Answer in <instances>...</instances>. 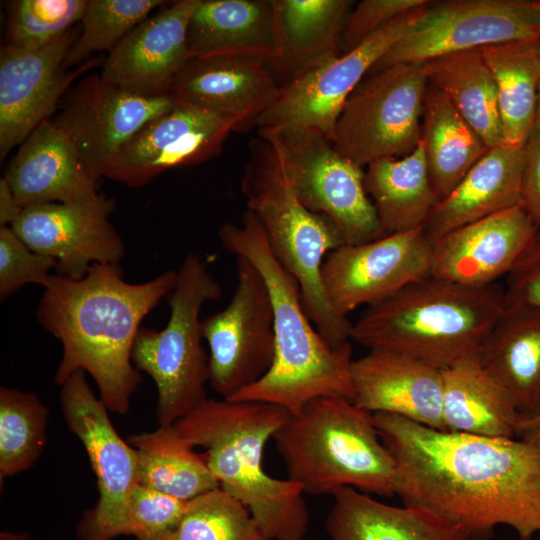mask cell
<instances>
[{"label": "cell", "instance_id": "41", "mask_svg": "<svg viewBox=\"0 0 540 540\" xmlns=\"http://www.w3.org/2000/svg\"><path fill=\"white\" fill-rule=\"evenodd\" d=\"M57 261L33 251L11 226H0V300L28 284L45 287Z\"/></svg>", "mask_w": 540, "mask_h": 540}, {"label": "cell", "instance_id": "24", "mask_svg": "<svg viewBox=\"0 0 540 540\" xmlns=\"http://www.w3.org/2000/svg\"><path fill=\"white\" fill-rule=\"evenodd\" d=\"M4 178L22 208L88 202L100 194L99 181L88 174L70 139L49 119L20 145Z\"/></svg>", "mask_w": 540, "mask_h": 540}, {"label": "cell", "instance_id": "35", "mask_svg": "<svg viewBox=\"0 0 540 540\" xmlns=\"http://www.w3.org/2000/svg\"><path fill=\"white\" fill-rule=\"evenodd\" d=\"M127 442L137 451L139 484L185 501L220 488L205 454L195 452L173 425L132 434Z\"/></svg>", "mask_w": 540, "mask_h": 540}, {"label": "cell", "instance_id": "40", "mask_svg": "<svg viewBox=\"0 0 540 540\" xmlns=\"http://www.w3.org/2000/svg\"><path fill=\"white\" fill-rule=\"evenodd\" d=\"M188 502L138 483L130 494L122 535L158 540L180 522Z\"/></svg>", "mask_w": 540, "mask_h": 540}, {"label": "cell", "instance_id": "4", "mask_svg": "<svg viewBox=\"0 0 540 540\" xmlns=\"http://www.w3.org/2000/svg\"><path fill=\"white\" fill-rule=\"evenodd\" d=\"M289 414L268 403L207 398L172 424L205 449L220 489L249 510L268 540H304L308 530L302 487L263 468L265 445Z\"/></svg>", "mask_w": 540, "mask_h": 540}, {"label": "cell", "instance_id": "2", "mask_svg": "<svg viewBox=\"0 0 540 540\" xmlns=\"http://www.w3.org/2000/svg\"><path fill=\"white\" fill-rule=\"evenodd\" d=\"M177 271L129 283L119 264H93L81 279L52 275L35 310L40 326L62 344L54 381L90 374L107 409L125 415L142 377L131 353L144 317L172 291Z\"/></svg>", "mask_w": 540, "mask_h": 540}, {"label": "cell", "instance_id": "38", "mask_svg": "<svg viewBox=\"0 0 540 540\" xmlns=\"http://www.w3.org/2000/svg\"><path fill=\"white\" fill-rule=\"evenodd\" d=\"M162 0H88L79 35L66 65H77L94 52L110 51L151 12L165 5Z\"/></svg>", "mask_w": 540, "mask_h": 540}, {"label": "cell", "instance_id": "48", "mask_svg": "<svg viewBox=\"0 0 540 540\" xmlns=\"http://www.w3.org/2000/svg\"><path fill=\"white\" fill-rule=\"evenodd\" d=\"M533 130L540 132V83H539V89H538V100H537L536 116H535V123H534Z\"/></svg>", "mask_w": 540, "mask_h": 540}, {"label": "cell", "instance_id": "28", "mask_svg": "<svg viewBox=\"0 0 540 540\" xmlns=\"http://www.w3.org/2000/svg\"><path fill=\"white\" fill-rule=\"evenodd\" d=\"M330 540H472L463 529L417 507L382 503L352 487L333 494Z\"/></svg>", "mask_w": 540, "mask_h": 540}, {"label": "cell", "instance_id": "27", "mask_svg": "<svg viewBox=\"0 0 540 540\" xmlns=\"http://www.w3.org/2000/svg\"><path fill=\"white\" fill-rule=\"evenodd\" d=\"M476 359L521 414L540 409V309L506 305Z\"/></svg>", "mask_w": 540, "mask_h": 540}, {"label": "cell", "instance_id": "5", "mask_svg": "<svg viewBox=\"0 0 540 540\" xmlns=\"http://www.w3.org/2000/svg\"><path fill=\"white\" fill-rule=\"evenodd\" d=\"M505 306L498 283L470 287L430 275L366 307L352 323L351 340L443 370L476 356Z\"/></svg>", "mask_w": 540, "mask_h": 540}, {"label": "cell", "instance_id": "9", "mask_svg": "<svg viewBox=\"0 0 540 540\" xmlns=\"http://www.w3.org/2000/svg\"><path fill=\"white\" fill-rule=\"evenodd\" d=\"M427 85L423 63L367 74L339 114L331 138L335 149L363 168L410 154L421 141Z\"/></svg>", "mask_w": 540, "mask_h": 540}, {"label": "cell", "instance_id": "47", "mask_svg": "<svg viewBox=\"0 0 540 540\" xmlns=\"http://www.w3.org/2000/svg\"><path fill=\"white\" fill-rule=\"evenodd\" d=\"M0 540H31V537L28 533L20 532H8L2 531L0 533Z\"/></svg>", "mask_w": 540, "mask_h": 540}, {"label": "cell", "instance_id": "21", "mask_svg": "<svg viewBox=\"0 0 540 540\" xmlns=\"http://www.w3.org/2000/svg\"><path fill=\"white\" fill-rule=\"evenodd\" d=\"M199 1H176L139 23L108 53L100 77L140 95H169L190 60L187 28Z\"/></svg>", "mask_w": 540, "mask_h": 540}, {"label": "cell", "instance_id": "10", "mask_svg": "<svg viewBox=\"0 0 540 540\" xmlns=\"http://www.w3.org/2000/svg\"><path fill=\"white\" fill-rule=\"evenodd\" d=\"M427 3L391 21L350 52L281 86L273 103L257 120V134L291 141L318 133L331 141L350 94L385 53L412 29Z\"/></svg>", "mask_w": 540, "mask_h": 540}, {"label": "cell", "instance_id": "29", "mask_svg": "<svg viewBox=\"0 0 540 540\" xmlns=\"http://www.w3.org/2000/svg\"><path fill=\"white\" fill-rule=\"evenodd\" d=\"M281 57L269 63L280 87L340 55L348 0H274Z\"/></svg>", "mask_w": 540, "mask_h": 540}, {"label": "cell", "instance_id": "30", "mask_svg": "<svg viewBox=\"0 0 540 540\" xmlns=\"http://www.w3.org/2000/svg\"><path fill=\"white\" fill-rule=\"evenodd\" d=\"M442 416L445 431L515 438L522 418L507 391L476 357L443 369Z\"/></svg>", "mask_w": 540, "mask_h": 540}, {"label": "cell", "instance_id": "23", "mask_svg": "<svg viewBox=\"0 0 540 540\" xmlns=\"http://www.w3.org/2000/svg\"><path fill=\"white\" fill-rule=\"evenodd\" d=\"M279 91L268 62L227 56L190 59L174 79L169 95L177 103L234 120L240 132L255 127Z\"/></svg>", "mask_w": 540, "mask_h": 540}, {"label": "cell", "instance_id": "25", "mask_svg": "<svg viewBox=\"0 0 540 540\" xmlns=\"http://www.w3.org/2000/svg\"><path fill=\"white\" fill-rule=\"evenodd\" d=\"M190 59L281 57L274 0H200L187 28Z\"/></svg>", "mask_w": 540, "mask_h": 540}, {"label": "cell", "instance_id": "16", "mask_svg": "<svg viewBox=\"0 0 540 540\" xmlns=\"http://www.w3.org/2000/svg\"><path fill=\"white\" fill-rule=\"evenodd\" d=\"M176 105L171 95H140L93 75L78 85L53 122L70 139L88 174L99 181L141 128Z\"/></svg>", "mask_w": 540, "mask_h": 540}, {"label": "cell", "instance_id": "31", "mask_svg": "<svg viewBox=\"0 0 540 540\" xmlns=\"http://www.w3.org/2000/svg\"><path fill=\"white\" fill-rule=\"evenodd\" d=\"M364 184L387 234L424 227L439 202L430 183L421 141L404 157L369 164Z\"/></svg>", "mask_w": 540, "mask_h": 540}, {"label": "cell", "instance_id": "15", "mask_svg": "<svg viewBox=\"0 0 540 540\" xmlns=\"http://www.w3.org/2000/svg\"><path fill=\"white\" fill-rule=\"evenodd\" d=\"M277 140L283 147L299 199L312 212L329 218L345 245L363 244L387 235L365 189L363 167L318 133L291 141Z\"/></svg>", "mask_w": 540, "mask_h": 540}, {"label": "cell", "instance_id": "1", "mask_svg": "<svg viewBox=\"0 0 540 540\" xmlns=\"http://www.w3.org/2000/svg\"><path fill=\"white\" fill-rule=\"evenodd\" d=\"M395 461L394 495L489 540L497 526L518 538L540 532V445L515 437H484L433 429L374 413Z\"/></svg>", "mask_w": 540, "mask_h": 540}, {"label": "cell", "instance_id": "17", "mask_svg": "<svg viewBox=\"0 0 540 540\" xmlns=\"http://www.w3.org/2000/svg\"><path fill=\"white\" fill-rule=\"evenodd\" d=\"M114 208L103 194L82 203L34 204L11 227L33 251L57 261V274L81 279L93 264H119L125 255L109 219Z\"/></svg>", "mask_w": 540, "mask_h": 540}, {"label": "cell", "instance_id": "34", "mask_svg": "<svg viewBox=\"0 0 540 540\" xmlns=\"http://www.w3.org/2000/svg\"><path fill=\"white\" fill-rule=\"evenodd\" d=\"M480 50L497 87L503 144L524 145L535 123L540 83V38Z\"/></svg>", "mask_w": 540, "mask_h": 540}, {"label": "cell", "instance_id": "12", "mask_svg": "<svg viewBox=\"0 0 540 540\" xmlns=\"http://www.w3.org/2000/svg\"><path fill=\"white\" fill-rule=\"evenodd\" d=\"M540 38L534 0L429 1L412 29L369 73L396 64ZM368 73V74H369Z\"/></svg>", "mask_w": 540, "mask_h": 540}, {"label": "cell", "instance_id": "20", "mask_svg": "<svg viewBox=\"0 0 540 540\" xmlns=\"http://www.w3.org/2000/svg\"><path fill=\"white\" fill-rule=\"evenodd\" d=\"M538 230L521 204L456 228L432 243L430 275L470 287L495 284Z\"/></svg>", "mask_w": 540, "mask_h": 540}, {"label": "cell", "instance_id": "36", "mask_svg": "<svg viewBox=\"0 0 540 540\" xmlns=\"http://www.w3.org/2000/svg\"><path fill=\"white\" fill-rule=\"evenodd\" d=\"M48 409L34 392L0 388V478L30 469L46 444Z\"/></svg>", "mask_w": 540, "mask_h": 540}, {"label": "cell", "instance_id": "44", "mask_svg": "<svg viewBox=\"0 0 540 540\" xmlns=\"http://www.w3.org/2000/svg\"><path fill=\"white\" fill-rule=\"evenodd\" d=\"M521 205L540 230V132L535 130L525 143Z\"/></svg>", "mask_w": 540, "mask_h": 540}, {"label": "cell", "instance_id": "39", "mask_svg": "<svg viewBox=\"0 0 540 540\" xmlns=\"http://www.w3.org/2000/svg\"><path fill=\"white\" fill-rule=\"evenodd\" d=\"M88 0H18L10 4L7 44L44 46L81 22Z\"/></svg>", "mask_w": 540, "mask_h": 540}, {"label": "cell", "instance_id": "14", "mask_svg": "<svg viewBox=\"0 0 540 540\" xmlns=\"http://www.w3.org/2000/svg\"><path fill=\"white\" fill-rule=\"evenodd\" d=\"M431 265L432 243L420 227L337 248L326 256L321 280L330 307L347 317L430 276Z\"/></svg>", "mask_w": 540, "mask_h": 540}, {"label": "cell", "instance_id": "42", "mask_svg": "<svg viewBox=\"0 0 540 540\" xmlns=\"http://www.w3.org/2000/svg\"><path fill=\"white\" fill-rule=\"evenodd\" d=\"M426 0H363L350 11L340 38V55L359 46L373 33L424 5Z\"/></svg>", "mask_w": 540, "mask_h": 540}, {"label": "cell", "instance_id": "22", "mask_svg": "<svg viewBox=\"0 0 540 540\" xmlns=\"http://www.w3.org/2000/svg\"><path fill=\"white\" fill-rule=\"evenodd\" d=\"M352 402L445 431L442 370L411 356L369 350L351 363Z\"/></svg>", "mask_w": 540, "mask_h": 540}, {"label": "cell", "instance_id": "11", "mask_svg": "<svg viewBox=\"0 0 540 540\" xmlns=\"http://www.w3.org/2000/svg\"><path fill=\"white\" fill-rule=\"evenodd\" d=\"M60 387L66 425L84 446L99 492L96 505L77 525L78 538L112 540L122 535L130 494L138 484L137 451L114 429L106 405L90 389L83 370Z\"/></svg>", "mask_w": 540, "mask_h": 540}, {"label": "cell", "instance_id": "19", "mask_svg": "<svg viewBox=\"0 0 540 540\" xmlns=\"http://www.w3.org/2000/svg\"><path fill=\"white\" fill-rule=\"evenodd\" d=\"M80 29L72 28L38 48L4 45L0 52L1 161L54 112L61 96L88 62L67 72L66 59Z\"/></svg>", "mask_w": 540, "mask_h": 540}, {"label": "cell", "instance_id": "32", "mask_svg": "<svg viewBox=\"0 0 540 540\" xmlns=\"http://www.w3.org/2000/svg\"><path fill=\"white\" fill-rule=\"evenodd\" d=\"M421 142L430 183L439 201L490 149L445 95L430 84L423 99Z\"/></svg>", "mask_w": 540, "mask_h": 540}, {"label": "cell", "instance_id": "46", "mask_svg": "<svg viewBox=\"0 0 540 540\" xmlns=\"http://www.w3.org/2000/svg\"><path fill=\"white\" fill-rule=\"evenodd\" d=\"M517 437L540 445V409L522 414Z\"/></svg>", "mask_w": 540, "mask_h": 540}, {"label": "cell", "instance_id": "6", "mask_svg": "<svg viewBox=\"0 0 540 540\" xmlns=\"http://www.w3.org/2000/svg\"><path fill=\"white\" fill-rule=\"evenodd\" d=\"M249 152L240 181L247 209L260 222L273 255L298 281L303 308L321 336L332 347L350 342L352 323L330 307L321 280L326 256L345 245L342 236L329 218L301 202L276 138L258 135Z\"/></svg>", "mask_w": 540, "mask_h": 540}, {"label": "cell", "instance_id": "33", "mask_svg": "<svg viewBox=\"0 0 540 540\" xmlns=\"http://www.w3.org/2000/svg\"><path fill=\"white\" fill-rule=\"evenodd\" d=\"M428 84L450 101L491 149L503 144L497 87L480 49L423 63Z\"/></svg>", "mask_w": 540, "mask_h": 540}, {"label": "cell", "instance_id": "18", "mask_svg": "<svg viewBox=\"0 0 540 540\" xmlns=\"http://www.w3.org/2000/svg\"><path fill=\"white\" fill-rule=\"evenodd\" d=\"M234 120L191 105L177 103L141 128L119 151L104 177L128 187L147 184L163 172L201 163L217 155Z\"/></svg>", "mask_w": 540, "mask_h": 540}, {"label": "cell", "instance_id": "13", "mask_svg": "<svg viewBox=\"0 0 540 540\" xmlns=\"http://www.w3.org/2000/svg\"><path fill=\"white\" fill-rule=\"evenodd\" d=\"M236 277L228 305L201 321L210 351L208 383L224 399L260 380L275 352L273 306L263 277L241 256H236Z\"/></svg>", "mask_w": 540, "mask_h": 540}, {"label": "cell", "instance_id": "3", "mask_svg": "<svg viewBox=\"0 0 540 540\" xmlns=\"http://www.w3.org/2000/svg\"><path fill=\"white\" fill-rule=\"evenodd\" d=\"M219 239L247 259L268 288L274 315L275 352L268 372L229 400L276 405L296 414L311 400L338 396L352 401L350 342L330 346L307 316L299 283L273 255L256 216L246 209L240 224L224 223Z\"/></svg>", "mask_w": 540, "mask_h": 540}, {"label": "cell", "instance_id": "43", "mask_svg": "<svg viewBox=\"0 0 540 540\" xmlns=\"http://www.w3.org/2000/svg\"><path fill=\"white\" fill-rule=\"evenodd\" d=\"M506 305L540 309V230L507 275Z\"/></svg>", "mask_w": 540, "mask_h": 540}, {"label": "cell", "instance_id": "49", "mask_svg": "<svg viewBox=\"0 0 540 540\" xmlns=\"http://www.w3.org/2000/svg\"><path fill=\"white\" fill-rule=\"evenodd\" d=\"M534 5L540 18V0H534Z\"/></svg>", "mask_w": 540, "mask_h": 540}, {"label": "cell", "instance_id": "7", "mask_svg": "<svg viewBox=\"0 0 540 540\" xmlns=\"http://www.w3.org/2000/svg\"><path fill=\"white\" fill-rule=\"evenodd\" d=\"M288 479L304 493L334 494L352 487L394 495L395 461L381 440L373 414L351 400L325 396L309 401L272 437Z\"/></svg>", "mask_w": 540, "mask_h": 540}, {"label": "cell", "instance_id": "8", "mask_svg": "<svg viewBox=\"0 0 540 540\" xmlns=\"http://www.w3.org/2000/svg\"><path fill=\"white\" fill-rule=\"evenodd\" d=\"M222 296V287L207 264L188 253L177 270V280L167 295L170 316L162 330L141 326L131 360L147 373L157 388L156 418L169 426L207 399L208 356L202 345L200 312Z\"/></svg>", "mask_w": 540, "mask_h": 540}, {"label": "cell", "instance_id": "26", "mask_svg": "<svg viewBox=\"0 0 540 540\" xmlns=\"http://www.w3.org/2000/svg\"><path fill=\"white\" fill-rule=\"evenodd\" d=\"M525 144L499 145L438 202L424 229L433 243L446 233L521 204Z\"/></svg>", "mask_w": 540, "mask_h": 540}, {"label": "cell", "instance_id": "45", "mask_svg": "<svg viewBox=\"0 0 540 540\" xmlns=\"http://www.w3.org/2000/svg\"><path fill=\"white\" fill-rule=\"evenodd\" d=\"M23 208L16 200L7 180H0V226H11L20 216Z\"/></svg>", "mask_w": 540, "mask_h": 540}, {"label": "cell", "instance_id": "37", "mask_svg": "<svg viewBox=\"0 0 540 540\" xmlns=\"http://www.w3.org/2000/svg\"><path fill=\"white\" fill-rule=\"evenodd\" d=\"M158 540H268L249 510L217 488L188 502L180 522Z\"/></svg>", "mask_w": 540, "mask_h": 540}, {"label": "cell", "instance_id": "50", "mask_svg": "<svg viewBox=\"0 0 540 540\" xmlns=\"http://www.w3.org/2000/svg\"><path fill=\"white\" fill-rule=\"evenodd\" d=\"M501 540H534V539L533 538H530V539L517 538V539H501Z\"/></svg>", "mask_w": 540, "mask_h": 540}]
</instances>
